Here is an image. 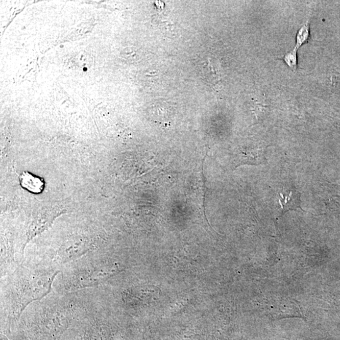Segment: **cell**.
I'll list each match as a JSON object with an SVG mask.
<instances>
[{"mask_svg": "<svg viewBox=\"0 0 340 340\" xmlns=\"http://www.w3.org/2000/svg\"><path fill=\"white\" fill-rule=\"evenodd\" d=\"M20 182L22 187L32 193H39L44 190V181L29 172H23L21 174L20 176Z\"/></svg>", "mask_w": 340, "mask_h": 340, "instance_id": "4", "label": "cell"}, {"mask_svg": "<svg viewBox=\"0 0 340 340\" xmlns=\"http://www.w3.org/2000/svg\"><path fill=\"white\" fill-rule=\"evenodd\" d=\"M116 274L113 269H107L99 264L85 267L75 272L66 283L67 290H76L93 287Z\"/></svg>", "mask_w": 340, "mask_h": 340, "instance_id": "2", "label": "cell"}, {"mask_svg": "<svg viewBox=\"0 0 340 340\" xmlns=\"http://www.w3.org/2000/svg\"><path fill=\"white\" fill-rule=\"evenodd\" d=\"M279 203L282 207L283 215L289 210L302 209L301 193L296 188L292 187L279 193Z\"/></svg>", "mask_w": 340, "mask_h": 340, "instance_id": "3", "label": "cell"}, {"mask_svg": "<svg viewBox=\"0 0 340 340\" xmlns=\"http://www.w3.org/2000/svg\"><path fill=\"white\" fill-rule=\"evenodd\" d=\"M298 51L294 48L283 57V61L286 64L293 70L298 69Z\"/></svg>", "mask_w": 340, "mask_h": 340, "instance_id": "6", "label": "cell"}, {"mask_svg": "<svg viewBox=\"0 0 340 340\" xmlns=\"http://www.w3.org/2000/svg\"><path fill=\"white\" fill-rule=\"evenodd\" d=\"M59 272L54 269L21 270L12 287L11 312L18 317L32 302L47 296Z\"/></svg>", "mask_w": 340, "mask_h": 340, "instance_id": "1", "label": "cell"}, {"mask_svg": "<svg viewBox=\"0 0 340 340\" xmlns=\"http://www.w3.org/2000/svg\"><path fill=\"white\" fill-rule=\"evenodd\" d=\"M310 38V26L308 21H307L303 26L299 29L296 38V45L294 48L298 50L302 45L307 44Z\"/></svg>", "mask_w": 340, "mask_h": 340, "instance_id": "5", "label": "cell"}]
</instances>
